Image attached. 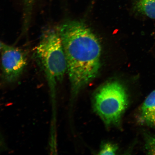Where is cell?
Instances as JSON below:
<instances>
[{
    "instance_id": "cell-1",
    "label": "cell",
    "mask_w": 155,
    "mask_h": 155,
    "mask_svg": "<svg viewBox=\"0 0 155 155\" xmlns=\"http://www.w3.org/2000/svg\"><path fill=\"white\" fill-rule=\"evenodd\" d=\"M58 28L66 58L72 103L97 75L101 47L95 35L82 21L65 20Z\"/></svg>"
},
{
    "instance_id": "cell-2",
    "label": "cell",
    "mask_w": 155,
    "mask_h": 155,
    "mask_svg": "<svg viewBox=\"0 0 155 155\" xmlns=\"http://www.w3.org/2000/svg\"><path fill=\"white\" fill-rule=\"evenodd\" d=\"M35 57L45 74L54 100L56 85L62 82L67 71L66 58L58 28L49 29L44 33L36 48Z\"/></svg>"
},
{
    "instance_id": "cell-3",
    "label": "cell",
    "mask_w": 155,
    "mask_h": 155,
    "mask_svg": "<svg viewBox=\"0 0 155 155\" xmlns=\"http://www.w3.org/2000/svg\"><path fill=\"white\" fill-rule=\"evenodd\" d=\"M129 104L127 89L117 81L104 83L97 89L93 97L94 111L108 128L120 125Z\"/></svg>"
},
{
    "instance_id": "cell-4",
    "label": "cell",
    "mask_w": 155,
    "mask_h": 155,
    "mask_svg": "<svg viewBox=\"0 0 155 155\" xmlns=\"http://www.w3.org/2000/svg\"><path fill=\"white\" fill-rule=\"evenodd\" d=\"M2 75L3 81L11 83L17 80L26 68V52L14 46L1 43Z\"/></svg>"
},
{
    "instance_id": "cell-5",
    "label": "cell",
    "mask_w": 155,
    "mask_h": 155,
    "mask_svg": "<svg viewBox=\"0 0 155 155\" xmlns=\"http://www.w3.org/2000/svg\"><path fill=\"white\" fill-rule=\"evenodd\" d=\"M139 119L143 125L155 128V90L147 96L141 105Z\"/></svg>"
},
{
    "instance_id": "cell-6",
    "label": "cell",
    "mask_w": 155,
    "mask_h": 155,
    "mask_svg": "<svg viewBox=\"0 0 155 155\" xmlns=\"http://www.w3.org/2000/svg\"><path fill=\"white\" fill-rule=\"evenodd\" d=\"M136 8L149 18L155 19V0H138Z\"/></svg>"
},
{
    "instance_id": "cell-7",
    "label": "cell",
    "mask_w": 155,
    "mask_h": 155,
    "mask_svg": "<svg viewBox=\"0 0 155 155\" xmlns=\"http://www.w3.org/2000/svg\"><path fill=\"white\" fill-rule=\"evenodd\" d=\"M37 0H22L24 7L23 13V34L28 31L30 24L33 9Z\"/></svg>"
},
{
    "instance_id": "cell-8",
    "label": "cell",
    "mask_w": 155,
    "mask_h": 155,
    "mask_svg": "<svg viewBox=\"0 0 155 155\" xmlns=\"http://www.w3.org/2000/svg\"><path fill=\"white\" fill-rule=\"evenodd\" d=\"M118 147L115 143L106 142L102 143L98 152L99 155H115L117 152Z\"/></svg>"
},
{
    "instance_id": "cell-9",
    "label": "cell",
    "mask_w": 155,
    "mask_h": 155,
    "mask_svg": "<svg viewBox=\"0 0 155 155\" xmlns=\"http://www.w3.org/2000/svg\"><path fill=\"white\" fill-rule=\"evenodd\" d=\"M144 142L145 150L147 154L155 155V135L145 134Z\"/></svg>"
}]
</instances>
